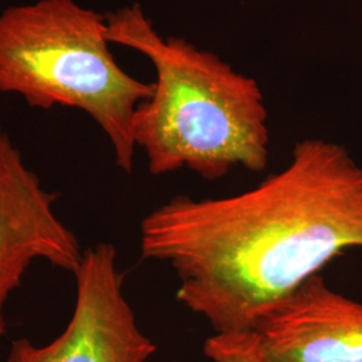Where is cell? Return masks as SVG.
I'll list each match as a JSON object with an SVG mask.
<instances>
[{"instance_id":"6da1fadb","label":"cell","mask_w":362,"mask_h":362,"mask_svg":"<svg viewBox=\"0 0 362 362\" xmlns=\"http://www.w3.org/2000/svg\"><path fill=\"white\" fill-rule=\"evenodd\" d=\"M351 248H362V165L324 139L296 144L285 168L245 192L175 196L140 228L143 259L175 270L177 300L216 334L252 332Z\"/></svg>"},{"instance_id":"7a4b0ae2","label":"cell","mask_w":362,"mask_h":362,"mask_svg":"<svg viewBox=\"0 0 362 362\" xmlns=\"http://www.w3.org/2000/svg\"><path fill=\"white\" fill-rule=\"evenodd\" d=\"M107 39L145 55L153 91L133 119L152 175L188 168L216 180L233 168L262 172L270 155L267 109L254 78L187 39L161 37L139 3L105 13Z\"/></svg>"},{"instance_id":"3957f363","label":"cell","mask_w":362,"mask_h":362,"mask_svg":"<svg viewBox=\"0 0 362 362\" xmlns=\"http://www.w3.org/2000/svg\"><path fill=\"white\" fill-rule=\"evenodd\" d=\"M106 15L76 0H35L0 13V93L28 106L78 109L103 129L117 167L133 172L137 106L153 83L132 77L109 49Z\"/></svg>"},{"instance_id":"277c9868","label":"cell","mask_w":362,"mask_h":362,"mask_svg":"<svg viewBox=\"0 0 362 362\" xmlns=\"http://www.w3.org/2000/svg\"><path fill=\"white\" fill-rule=\"evenodd\" d=\"M74 310L65 330L46 345L13 339L7 362H146L157 345L140 329L124 294L116 247L98 243L83 251L73 274Z\"/></svg>"},{"instance_id":"5b68a950","label":"cell","mask_w":362,"mask_h":362,"mask_svg":"<svg viewBox=\"0 0 362 362\" xmlns=\"http://www.w3.org/2000/svg\"><path fill=\"white\" fill-rule=\"evenodd\" d=\"M58 194L45 188L0 119V338L6 305L30 267L43 260L77 272L83 251L76 233L58 216Z\"/></svg>"},{"instance_id":"8992f818","label":"cell","mask_w":362,"mask_h":362,"mask_svg":"<svg viewBox=\"0 0 362 362\" xmlns=\"http://www.w3.org/2000/svg\"><path fill=\"white\" fill-rule=\"evenodd\" d=\"M252 332L267 362H362V302L337 293L320 274Z\"/></svg>"},{"instance_id":"52a82bcc","label":"cell","mask_w":362,"mask_h":362,"mask_svg":"<svg viewBox=\"0 0 362 362\" xmlns=\"http://www.w3.org/2000/svg\"><path fill=\"white\" fill-rule=\"evenodd\" d=\"M204 354L214 362H267L254 332L209 337L204 344Z\"/></svg>"}]
</instances>
